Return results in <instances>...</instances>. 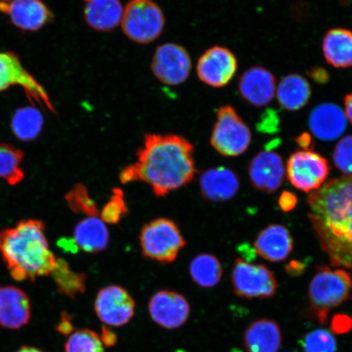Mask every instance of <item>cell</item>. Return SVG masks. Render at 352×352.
Here are the masks:
<instances>
[{
  "label": "cell",
  "mask_w": 352,
  "mask_h": 352,
  "mask_svg": "<svg viewBox=\"0 0 352 352\" xmlns=\"http://www.w3.org/2000/svg\"><path fill=\"white\" fill-rule=\"evenodd\" d=\"M101 341H102L104 346H110L116 344L117 342V337L116 334L111 332V330L107 328L102 329V336H100Z\"/></svg>",
  "instance_id": "42"
},
{
  "label": "cell",
  "mask_w": 352,
  "mask_h": 352,
  "mask_svg": "<svg viewBox=\"0 0 352 352\" xmlns=\"http://www.w3.org/2000/svg\"><path fill=\"white\" fill-rule=\"evenodd\" d=\"M12 130L17 138L30 142L37 138L43 129V117L34 107H25L16 111L12 120Z\"/></svg>",
  "instance_id": "29"
},
{
  "label": "cell",
  "mask_w": 352,
  "mask_h": 352,
  "mask_svg": "<svg viewBox=\"0 0 352 352\" xmlns=\"http://www.w3.org/2000/svg\"><path fill=\"white\" fill-rule=\"evenodd\" d=\"M296 143L302 151H312L314 147V138L309 133L303 132L302 134L298 135L296 138Z\"/></svg>",
  "instance_id": "40"
},
{
  "label": "cell",
  "mask_w": 352,
  "mask_h": 352,
  "mask_svg": "<svg viewBox=\"0 0 352 352\" xmlns=\"http://www.w3.org/2000/svg\"><path fill=\"white\" fill-rule=\"evenodd\" d=\"M281 343L280 327L270 319L253 321L244 333V346L248 352H278Z\"/></svg>",
  "instance_id": "22"
},
{
  "label": "cell",
  "mask_w": 352,
  "mask_h": 352,
  "mask_svg": "<svg viewBox=\"0 0 352 352\" xmlns=\"http://www.w3.org/2000/svg\"><path fill=\"white\" fill-rule=\"evenodd\" d=\"M254 252L270 262L285 261L294 249V239L287 228L271 224L258 233L254 243Z\"/></svg>",
  "instance_id": "19"
},
{
  "label": "cell",
  "mask_w": 352,
  "mask_h": 352,
  "mask_svg": "<svg viewBox=\"0 0 352 352\" xmlns=\"http://www.w3.org/2000/svg\"><path fill=\"white\" fill-rule=\"evenodd\" d=\"M24 153L11 144H0V179H3L10 184L16 186L25 177L21 162Z\"/></svg>",
  "instance_id": "30"
},
{
  "label": "cell",
  "mask_w": 352,
  "mask_h": 352,
  "mask_svg": "<svg viewBox=\"0 0 352 352\" xmlns=\"http://www.w3.org/2000/svg\"><path fill=\"white\" fill-rule=\"evenodd\" d=\"M74 241L78 249L87 254H98L107 248L109 232L98 217H87L74 228Z\"/></svg>",
  "instance_id": "23"
},
{
  "label": "cell",
  "mask_w": 352,
  "mask_h": 352,
  "mask_svg": "<svg viewBox=\"0 0 352 352\" xmlns=\"http://www.w3.org/2000/svg\"><path fill=\"white\" fill-rule=\"evenodd\" d=\"M50 275L60 294L74 298L78 294L86 292L87 276L85 272L74 271L63 258H56L55 267Z\"/></svg>",
  "instance_id": "27"
},
{
  "label": "cell",
  "mask_w": 352,
  "mask_h": 352,
  "mask_svg": "<svg viewBox=\"0 0 352 352\" xmlns=\"http://www.w3.org/2000/svg\"><path fill=\"white\" fill-rule=\"evenodd\" d=\"M127 213L129 208L126 204L124 192L121 188H113L107 204L100 211V219L105 224L116 226Z\"/></svg>",
  "instance_id": "33"
},
{
  "label": "cell",
  "mask_w": 352,
  "mask_h": 352,
  "mask_svg": "<svg viewBox=\"0 0 352 352\" xmlns=\"http://www.w3.org/2000/svg\"><path fill=\"white\" fill-rule=\"evenodd\" d=\"M252 132L230 105L218 110L217 122L210 135V144L224 157H237L248 151Z\"/></svg>",
  "instance_id": "6"
},
{
  "label": "cell",
  "mask_w": 352,
  "mask_h": 352,
  "mask_svg": "<svg viewBox=\"0 0 352 352\" xmlns=\"http://www.w3.org/2000/svg\"><path fill=\"white\" fill-rule=\"evenodd\" d=\"M300 343L305 352H336L337 351L336 338L327 329H316L307 333Z\"/></svg>",
  "instance_id": "34"
},
{
  "label": "cell",
  "mask_w": 352,
  "mask_h": 352,
  "mask_svg": "<svg viewBox=\"0 0 352 352\" xmlns=\"http://www.w3.org/2000/svg\"><path fill=\"white\" fill-rule=\"evenodd\" d=\"M120 0H87V23L99 32H109L120 23L123 15Z\"/></svg>",
  "instance_id": "25"
},
{
  "label": "cell",
  "mask_w": 352,
  "mask_h": 352,
  "mask_svg": "<svg viewBox=\"0 0 352 352\" xmlns=\"http://www.w3.org/2000/svg\"><path fill=\"white\" fill-rule=\"evenodd\" d=\"M202 197L213 202L230 201L240 188L239 176L230 168L220 166L206 170L200 178Z\"/></svg>",
  "instance_id": "21"
},
{
  "label": "cell",
  "mask_w": 352,
  "mask_h": 352,
  "mask_svg": "<svg viewBox=\"0 0 352 352\" xmlns=\"http://www.w3.org/2000/svg\"><path fill=\"white\" fill-rule=\"evenodd\" d=\"M16 352H43L41 350L37 349H34V347L32 346H22L21 349Z\"/></svg>",
  "instance_id": "45"
},
{
  "label": "cell",
  "mask_w": 352,
  "mask_h": 352,
  "mask_svg": "<svg viewBox=\"0 0 352 352\" xmlns=\"http://www.w3.org/2000/svg\"><path fill=\"white\" fill-rule=\"evenodd\" d=\"M65 352H104L99 334L87 329L70 334L65 342Z\"/></svg>",
  "instance_id": "32"
},
{
  "label": "cell",
  "mask_w": 352,
  "mask_h": 352,
  "mask_svg": "<svg viewBox=\"0 0 352 352\" xmlns=\"http://www.w3.org/2000/svg\"><path fill=\"white\" fill-rule=\"evenodd\" d=\"M66 318H67V316L65 315V318L61 320L58 329L59 331L64 334L72 333L73 331L72 324L70 322L69 320Z\"/></svg>",
  "instance_id": "44"
},
{
  "label": "cell",
  "mask_w": 352,
  "mask_h": 352,
  "mask_svg": "<svg viewBox=\"0 0 352 352\" xmlns=\"http://www.w3.org/2000/svg\"><path fill=\"white\" fill-rule=\"evenodd\" d=\"M14 86L21 87L32 102L54 112L46 90L26 70L19 57L12 52H0V92Z\"/></svg>",
  "instance_id": "10"
},
{
  "label": "cell",
  "mask_w": 352,
  "mask_h": 352,
  "mask_svg": "<svg viewBox=\"0 0 352 352\" xmlns=\"http://www.w3.org/2000/svg\"><path fill=\"white\" fill-rule=\"evenodd\" d=\"M309 76L316 82L319 85H324L329 80V76L327 70L320 67L312 68L310 72H308Z\"/></svg>",
  "instance_id": "39"
},
{
  "label": "cell",
  "mask_w": 352,
  "mask_h": 352,
  "mask_svg": "<svg viewBox=\"0 0 352 352\" xmlns=\"http://www.w3.org/2000/svg\"><path fill=\"white\" fill-rule=\"evenodd\" d=\"M197 173L193 146L177 135L148 134L138 160L120 173V182L146 183L157 197H166L190 183Z\"/></svg>",
  "instance_id": "1"
},
{
  "label": "cell",
  "mask_w": 352,
  "mask_h": 352,
  "mask_svg": "<svg viewBox=\"0 0 352 352\" xmlns=\"http://www.w3.org/2000/svg\"><path fill=\"white\" fill-rule=\"evenodd\" d=\"M307 201L308 219L330 263L352 270V175L329 180Z\"/></svg>",
  "instance_id": "2"
},
{
  "label": "cell",
  "mask_w": 352,
  "mask_h": 352,
  "mask_svg": "<svg viewBox=\"0 0 352 352\" xmlns=\"http://www.w3.org/2000/svg\"><path fill=\"white\" fill-rule=\"evenodd\" d=\"M0 1H2V0H0Z\"/></svg>",
  "instance_id": "46"
},
{
  "label": "cell",
  "mask_w": 352,
  "mask_h": 352,
  "mask_svg": "<svg viewBox=\"0 0 352 352\" xmlns=\"http://www.w3.org/2000/svg\"><path fill=\"white\" fill-rule=\"evenodd\" d=\"M250 182L254 188L264 192H274L283 186L285 166L278 153L265 151L258 153L249 166Z\"/></svg>",
  "instance_id": "16"
},
{
  "label": "cell",
  "mask_w": 352,
  "mask_h": 352,
  "mask_svg": "<svg viewBox=\"0 0 352 352\" xmlns=\"http://www.w3.org/2000/svg\"><path fill=\"white\" fill-rule=\"evenodd\" d=\"M237 60L227 47L214 46L206 50L197 63V76L200 80L213 87L228 85L237 70Z\"/></svg>",
  "instance_id": "13"
},
{
  "label": "cell",
  "mask_w": 352,
  "mask_h": 352,
  "mask_svg": "<svg viewBox=\"0 0 352 352\" xmlns=\"http://www.w3.org/2000/svg\"><path fill=\"white\" fill-rule=\"evenodd\" d=\"M279 206L285 212H289L296 208L298 198L296 195L289 191H284L279 197Z\"/></svg>",
  "instance_id": "38"
},
{
  "label": "cell",
  "mask_w": 352,
  "mask_h": 352,
  "mask_svg": "<svg viewBox=\"0 0 352 352\" xmlns=\"http://www.w3.org/2000/svg\"><path fill=\"white\" fill-rule=\"evenodd\" d=\"M192 61L188 52L175 43H165L157 48L152 70L158 80L166 85H179L190 74Z\"/></svg>",
  "instance_id": "12"
},
{
  "label": "cell",
  "mask_w": 352,
  "mask_h": 352,
  "mask_svg": "<svg viewBox=\"0 0 352 352\" xmlns=\"http://www.w3.org/2000/svg\"><path fill=\"white\" fill-rule=\"evenodd\" d=\"M333 164L346 175H352V135H347L336 144L333 153Z\"/></svg>",
  "instance_id": "35"
},
{
  "label": "cell",
  "mask_w": 352,
  "mask_h": 352,
  "mask_svg": "<svg viewBox=\"0 0 352 352\" xmlns=\"http://www.w3.org/2000/svg\"><path fill=\"white\" fill-rule=\"evenodd\" d=\"M65 201L74 213L83 214L87 217H98V204L90 195L87 188L82 184H77L66 193Z\"/></svg>",
  "instance_id": "31"
},
{
  "label": "cell",
  "mask_w": 352,
  "mask_h": 352,
  "mask_svg": "<svg viewBox=\"0 0 352 352\" xmlns=\"http://www.w3.org/2000/svg\"><path fill=\"white\" fill-rule=\"evenodd\" d=\"M233 290L244 298H268L274 296L278 283L270 268L236 258L231 275Z\"/></svg>",
  "instance_id": "8"
},
{
  "label": "cell",
  "mask_w": 352,
  "mask_h": 352,
  "mask_svg": "<svg viewBox=\"0 0 352 352\" xmlns=\"http://www.w3.org/2000/svg\"><path fill=\"white\" fill-rule=\"evenodd\" d=\"M121 22L123 32L131 41L148 43L160 36L165 17L153 0H131L123 11Z\"/></svg>",
  "instance_id": "7"
},
{
  "label": "cell",
  "mask_w": 352,
  "mask_h": 352,
  "mask_svg": "<svg viewBox=\"0 0 352 352\" xmlns=\"http://www.w3.org/2000/svg\"><path fill=\"white\" fill-rule=\"evenodd\" d=\"M322 50L325 60L333 67H351L352 32L343 28L329 30L323 38Z\"/></svg>",
  "instance_id": "24"
},
{
  "label": "cell",
  "mask_w": 352,
  "mask_h": 352,
  "mask_svg": "<svg viewBox=\"0 0 352 352\" xmlns=\"http://www.w3.org/2000/svg\"><path fill=\"white\" fill-rule=\"evenodd\" d=\"M352 328V319L344 314H338L333 316L331 322L332 331L336 333H345Z\"/></svg>",
  "instance_id": "37"
},
{
  "label": "cell",
  "mask_w": 352,
  "mask_h": 352,
  "mask_svg": "<svg viewBox=\"0 0 352 352\" xmlns=\"http://www.w3.org/2000/svg\"><path fill=\"white\" fill-rule=\"evenodd\" d=\"M239 89L242 98L248 103L255 107H263L276 96V78L270 70L254 66L242 74Z\"/></svg>",
  "instance_id": "17"
},
{
  "label": "cell",
  "mask_w": 352,
  "mask_h": 352,
  "mask_svg": "<svg viewBox=\"0 0 352 352\" xmlns=\"http://www.w3.org/2000/svg\"><path fill=\"white\" fill-rule=\"evenodd\" d=\"M94 307L101 322L121 327L133 318L135 303L126 289L120 285H109L96 294Z\"/></svg>",
  "instance_id": "11"
},
{
  "label": "cell",
  "mask_w": 352,
  "mask_h": 352,
  "mask_svg": "<svg viewBox=\"0 0 352 352\" xmlns=\"http://www.w3.org/2000/svg\"><path fill=\"white\" fill-rule=\"evenodd\" d=\"M0 12L24 32H36L52 19V12L41 0H2Z\"/></svg>",
  "instance_id": "15"
},
{
  "label": "cell",
  "mask_w": 352,
  "mask_h": 352,
  "mask_svg": "<svg viewBox=\"0 0 352 352\" xmlns=\"http://www.w3.org/2000/svg\"><path fill=\"white\" fill-rule=\"evenodd\" d=\"M278 117H277L274 110H267V112L263 114L261 122L258 123L259 130L268 133H274L278 126Z\"/></svg>",
  "instance_id": "36"
},
{
  "label": "cell",
  "mask_w": 352,
  "mask_h": 352,
  "mask_svg": "<svg viewBox=\"0 0 352 352\" xmlns=\"http://www.w3.org/2000/svg\"><path fill=\"white\" fill-rule=\"evenodd\" d=\"M352 280L349 272L332 270L327 265L316 267L308 289V303L315 319L327 322L329 312L351 298Z\"/></svg>",
  "instance_id": "4"
},
{
  "label": "cell",
  "mask_w": 352,
  "mask_h": 352,
  "mask_svg": "<svg viewBox=\"0 0 352 352\" xmlns=\"http://www.w3.org/2000/svg\"><path fill=\"white\" fill-rule=\"evenodd\" d=\"M308 126L316 138L332 142L344 133L347 120L345 113L337 104L324 103L312 109Z\"/></svg>",
  "instance_id": "20"
},
{
  "label": "cell",
  "mask_w": 352,
  "mask_h": 352,
  "mask_svg": "<svg viewBox=\"0 0 352 352\" xmlns=\"http://www.w3.org/2000/svg\"><path fill=\"white\" fill-rule=\"evenodd\" d=\"M186 245L173 220L158 218L145 224L140 234V245L145 258L167 264L173 263Z\"/></svg>",
  "instance_id": "5"
},
{
  "label": "cell",
  "mask_w": 352,
  "mask_h": 352,
  "mask_svg": "<svg viewBox=\"0 0 352 352\" xmlns=\"http://www.w3.org/2000/svg\"><path fill=\"white\" fill-rule=\"evenodd\" d=\"M345 116L346 120H349L352 124V91L349 95H346L345 100Z\"/></svg>",
  "instance_id": "43"
},
{
  "label": "cell",
  "mask_w": 352,
  "mask_h": 352,
  "mask_svg": "<svg viewBox=\"0 0 352 352\" xmlns=\"http://www.w3.org/2000/svg\"><path fill=\"white\" fill-rule=\"evenodd\" d=\"M330 166L327 158L312 151H299L289 156L286 166L287 179L305 192L318 190L328 178Z\"/></svg>",
  "instance_id": "9"
},
{
  "label": "cell",
  "mask_w": 352,
  "mask_h": 352,
  "mask_svg": "<svg viewBox=\"0 0 352 352\" xmlns=\"http://www.w3.org/2000/svg\"><path fill=\"white\" fill-rule=\"evenodd\" d=\"M191 278L204 288H212L219 283L223 276V267L213 254H200L189 265Z\"/></svg>",
  "instance_id": "28"
},
{
  "label": "cell",
  "mask_w": 352,
  "mask_h": 352,
  "mask_svg": "<svg viewBox=\"0 0 352 352\" xmlns=\"http://www.w3.org/2000/svg\"><path fill=\"white\" fill-rule=\"evenodd\" d=\"M276 94L281 107L288 111H298L310 100L311 88L305 78L292 74L281 79Z\"/></svg>",
  "instance_id": "26"
},
{
  "label": "cell",
  "mask_w": 352,
  "mask_h": 352,
  "mask_svg": "<svg viewBox=\"0 0 352 352\" xmlns=\"http://www.w3.org/2000/svg\"><path fill=\"white\" fill-rule=\"evenodd\" d=\"M32 316L30 298L15 286L0 287V325L8 329H19L28 324Z\"/></svg>",
  "instance_id": "18"
},
{
  "label": "cell",
  "mask_w": 352,
  "mask_h": 352,
  "mask_svg": "<svg viewBox=\"0 0 352 352\" xmlns=\"http://www.w3.org/2000/svg\"><path fill=\"white\" fill-rule=\"evenodd\" d=\"M305 268L306 265L305 263L297 261H292L285 266L286 272H287L289 276H292L302 275L303 272H305Z\"/></svg>",
  "instance_id": "41"
},
{
  "label": "cell",
  "mask_w": 352,
  "mask_h": 352,
  "mask_svg": "<svg viewBox=\"0 0 352 352\" xmlns=\"http://www.w3.org/2000/svg\"><path fill=\"white\" fill-rule=\"evenodd\" d=\"M0 254L16 281H34L51 274L56 258L48 245L45 226L38 219L22 220L0 231Z\"/></svg>",
  "instance_id": "3"
},
{
  "label": "cell",
  "mask_w": 352,
  "mask_h": 352,
  "mask_svg": "<svg viewBox=\"0 0 352 352\" xmlns=\"http://www.w3.org/2000/svg\"><path fill=\"white\" fill-rule=\"evenodd\" d=\"M148 312L157 324L166 329L182 327L190 316V305L184 296L171 290H160L148 302Z\"/></svg>",
  "instance_id": "14"
}]
</instances>
